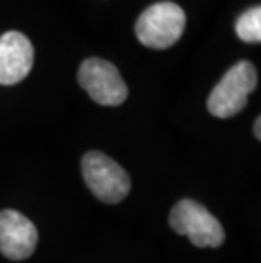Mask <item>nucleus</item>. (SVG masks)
Returning a JSON list of instances; mask_svg holds the SVG:
<instances>
[{
	"label": "nucleus",
	"mask_w": 261,
	"mask_h": 263,
	"mask_svg": "<svg viewBox=\"0 0 261 263\" xmlns=\"http://www.w3.org/2000/svg\"><path fill=\"white\" fill-rule=\"evenodd\" d=\"M256 83L258 75L253 63H236L210 92L207 100L209 112L219 119H227L241 112L248 104V95L256 88Z\"/></svg>",
	"instance_id": "f257e3e1"
},
{
	"label": "nucleus",
	"mask_w": 261,
	"mask_h": 263,
	"mask_svg": "<svg viewBox=\"0 0 261 263\" xmlns=\"http://www.w3.org/2000/svg\"><path fill=\"white\" fill-rule=\"evenodd\" d=\"M185 12L173 2H158L148 7L136 22L139 43L153 49H166L178 41L185 29Z\"/></svg>",
	"instance_id": "f03ea898"
},
{
	"label": "nucleus",
	"mask_w": 261,
	"mask_h": 263,
	"mask_svg": "<svg viewBox=\"0 0 261 263\" xmlns=\"http://www.w3.org/2000/svg\"><path fill=\"white\" fill-rule=\"evenodd\" d=\"M87 187L105 204H119L131 190V178L119 163L101 151H88L82 160Z\"/></svg>",
	"instance_id": "7ed1b4c3"
},
{
	"label": "nucleus",
	"mask_w": 261,
	"mask_h": 263,
	"mask_svg": "<svg viewBox=\"0 0 261 263\" xmlns=\"http://www.w3.org/2000/svg\"><path fill=\"white\" fill-rule=\"evenodd\" d=\"M170 226L198 248H217L226 238L220 222L202 204L192 199H183L173 205L170 212Z\"/></svg>",
	"instance_id": "20e7f679"
},
{
	"label": "nucleus",
	"mask_w": 261,
	"mask_h": 263,
	"mask_svg": "<svg viewBox=\"0 0 261 263\" xmlns=\"http://www.w3.org/2000/svg\"><path fill=\"white\" fill-rule=\"evenodd\" d=\"M82 88L101 105H121L127 99V85L119 70L107 60L88 58L78 70Z\"/></svg>",
	"instance_id": "39448f33"
},
{
	"label": "nucleus",
	"mask_w": 261,
	"mask_h": 263,
	"mask_svg": "<svg viewBox=\"0 0 261 263\" xmlns=\"http://www.w3.org/2000/svg\"><path fill=\"white\" fill-rule=\"evenodd\" d=\"M37 245V229L24 214L5 209L0 212V251L9 260H26Z\"/></svg>",
	"instance_id": "423d86ee"
},
{
	"label": "nucleus",
	"mask_w": 261,
	"mask_h": 263,
	"mask_svg": "<svg viewBox=\"0 0 261 263\" xmlns=\"http://www.w3.org/2000/svg\"><path fill=\"white\" fill-rule=\"evenodd\" d=\"M34 48L24 34L9 31L0 37V85H15L29 75Z\"/></svg>",
	"instance_id": "0eeeda50"
},
{
	"label": "nucleus",
	"mask_w": 261,
	"mask_h": 263,
	"mask_svg": "<svg viewBox=\"0 0 261 263\" xmlns=\"http://www.w3.org/2000/svg\"><path fill=\"white\" fill-rule=\"evenodd\" d=\"M236 34L244 43H259L261 41V7L248 9L239 15L236 22Z\"/></svg>",
	"instance_id": "6e6552de"
},
{
	"label": "nucleus",
	"mask_w": 261,
	"mask_h": 263,
	"mask_svg": "<svg viewBox=\"0 0 261 263\" xmlns=\"http://www.w3.org/2000/svg\"><path fill=\"white\" fill-rule=\"evenodd\" d=\"M259 127H261V117H258V119H256V122H254V136H256L258 139H261V129H259Z\"/></svg>",
	"instance_id": "1a4fd4ad"
}]
</instances>
